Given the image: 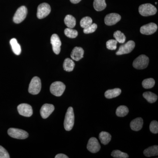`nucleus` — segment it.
<instances>
[{
	"instance_id": "obj_21",
	"label": "nucleus",
	"mask_w": 158,
	"mask_h": 158,
	"mask_svg": "<svg viewBox=\"0 0 158 158\" xmlns=\"http://www.w3.org/2000/svg\"><path fill=\"white\" fill-rule=\"evenodd\" d=\"M75 65V64L73 60L69 58H66L64 60V63H63V69L65 71L71 72L73 70Z\"/></svg>"
},
{
	"instance_id": "obj_5",
	"label": "nucleus",
	"mask_w": 158,
	"mask_h": 158,
	"mask_svg": "<svg viewBox=\"0 0 158 158\" xmlns=\"http://www.w3.org/2000/svg\"><path fill=\"white\" fill-rule=\"evenodd\" d=\"M65 89V85L60 81L54 82L51 85L50 88L51 93L57 97L61 96L64 93Z\"/></svg>"
},
{
	"instance_id": "obj_34",
	"label": "nucleus",
	"mask_w": 158,
	"mask_h": 158,
	"mask_svg": "<svg viewBox=\"0 0 158 158\" xmlns=\"http://www.w3.org/2000/svg\"><path fill=\"white\" fill-rule=\"evenodd\" d=\"M150 130L153 134H157L158 133V123L156 120L151 122L150 124Z\"/></svg>"
},
{
	"instance_id": "obj_2",
	"label": "nucleus",
	"mask_w": 158,
	"mask_h": 158,
	"mask_svg": "<svg viewBox=\"0 0 158 158\" xmlns=\"http://www.w3.org/2000/svg\"><path fill=\"white\" fill-rule=\"evenodd\" d=\"M138 10L139 13L143 16L154 15L157 12V9L155 6L149 3L141 5L139 6Z\"/></svg>"
},
{
	"instance_id": "obj_8",
	"label": "nucleus",
	"mask_w": 158,
	"mask_h": 158,
	"mask_svg": "<svg viewBox=\"0 0 158 158\" xmlns=\"http://www.w3.org/2000/svg\"><path fill=\"white\" fill-rule=\"evenodd\" d=\"M51 11V7L49 4L46 3H42L37 8V17L39 19L44 18L50 13Z\"/></svg>"
},
{
	"instance_id": "obj_26",
	"label": "nucleus",
	"mask_w": 158,
	"mask_h": 158,
	"mask_svg": "<svg viewBox=\"0 0 158 158\" xmlns=\"http://www.w3.org/2000/svg\"><path fill=\"white\" fill-rule=\"evenodd\" d=\"M129 113L128 108L125 106H120L117 108L116 110V115L118 117H124Z\"/></svg>"
},
{
	"instance_id": "obj_18",
	"label": "nucleus",
	"mask_w": 158,
	"mask_h": 158,
	"mask_svg": "<svg viewBox=\"0 0 158 158\" xmlns=\"http://www.w3.org/2000/svg\"><path fill=\"white\" fill-rule=\"evenodd\" d=\"M121 93V89L118 88H114L106 91L105 93V96L107 98H113L119 96Z\"/></svg>"
},
{
	"instance_id": "obj_37",
	"label": "nucleus",
	"mask_w": 158,
	"mask_h": 158,
	"mask_svg": "<svg viewBox=\"0 0 158 158\" xmlns=\"http://www.w3.org/2000/svg\"><path fill=\"white\" fill-rule=\"evenodd\" d=\"M81 0H70L71 2L73 3V4H77L80 2Z\"/></svg>"
},
{
	"instance_id": "obj_6",
	"label": "nucleus",
	"mask_w": 158,
	"mask_h": 158,
	"mask_svg": "<svg viewBox=\"0 0 158 158\" xmlns=\"http://www.w3.org/2000/svg\"><path fill=\"white\" fill-rule=\"evenodd\" d=\"M8 133L11 138L18 139H25L29 136L28 133L24 130L11 128L8 131Z\"/></svg>"
},
{
	"instance_id": "obj_15",
	"label": "nucleus",
	"mask_w": 158,
	"mask_h": 158,
	"mask_svg": "<svg viewBox=\"0 0 158 158\" xmlns=\"http://www.w3.org/2000/svg\"><path fill=\"white\" fill-rule=\"evenodd\" d=\"M55 107L53 105L45 104L42 106L40 110V115L43 118H46L52 113Z\"/></svg>"
},
{
	"instance_id": "obj_14",
	"label": "nucleus",
	"mask_w": 158,
	"mask_h": 158,
	"mask_svg": "<svg viewBox=\"0 0 158 158\" xmlns=\"http://www.w3.org/2000/svg\"><path fill=\"white\" fill-rule=\"evenodd\" d=\"M121 17L117 13H110L106 15L105 18V23L108 26H113L121 19Z\"/></svg>"
},
{
	"instance_id": "obj_19",
	"label": "nucleus",
	"mask_w": 158,
	"mask_h": 158,
	"mask_svg": "<svg viewBox=\"0 0 158 158\" xmlns=\"http://www.w3.org/2000/svg\"><path fill=\"white\" fill-rule=\"evenodd\" d=\"M144 155L146 157L154 156L158 155V145H154L151 146L144 150Z\"/></svg>"
},
{
	"instance_id": "obj_11",
	"label": "nucleus",
	"mask_w": 158,
	"mask_h": 158,
	"mask_svg": "<svg viewBox=\"0 0 158 158\" xmlns=\"http://www.w3.org/2000/svg\"><path fill=\"white\" fill-rule=\"evenodd\" d=\"M87 149L93 153H95L99 151L101 145L96 138L92 137L90 138L87 144Z\"/></svg>"
},
{
	"instance_id": "obj_22",
	"label": "nucleus",
	"mask_w": 158,
	"mask_h": 158,
	"mask_svg": "<svg viewBox=\"0 0 158 158\" xmlns=\"http://www.w3.org/2000/svg\"><path fill=\"white\" fill-rule=\"evenodd\" d=\"M93 6L97 11H102L106 7V0H94Z\"/></svg>"
},
{
	"instance_id": "obj_27",
	"label": "nucleus",
	"mask_w": 158,
	"mask_h": 158,
	"mask_svg": "<svg viewBox=\"0 0 158 158\" xmlns=\"http://www.w3.org/2000/svg\"><path fill=\"white\" fill-rule=\"evenodd\" d=\"M114 38L117 42L120 44L124 43L126 40V37L121 31H117L114 32L113 34Z\"/></svg>"
},
{
	"instance_id": "obj_25",
	"label": "nucleus",
	"mask_w": 158,
	"mask_h": 158,
	"mask_svg": "<svg viewBox=\"0 0 158 158\" xmlns=\"http://www.w3.org/2000/svg\"><path fill=\"white\" fill-rule=\"evenodd\" d=\"M143 96L144 98L146 99V100L148 102L150 103L155 102L158 99L157 95L150 91L144 92L143 94Z\"/></svg>"
},
{
	"instance_id": "obj_4",
	"label": "nucleus",
	"mask_w": 158,
	"mask_h": 158,
	"mask_svg": "<svg viewBox=\"0 0 158 158\" xmlns=\"http://www.w3.org/2000/svg\"><path fill=\"white\" fill-rule=\"evenodd\" d=\"M41 83L40 79L37 77H33L29 85V93L34 95L38 94L41 90Z\"/></svg>"
},
{
	"instance_id": "obj_3",
	"label": "nucleus",
	"mask_w": 158,
	"mask_h": 158,
	"mask_svg": "<svg viewBox=\"0 0 158 158\" xmlns=\"http://www.w3.org/2000/svg\"><path fill=\"white\" fill-rule=\"evenodd\" d=\"M149 61V59L147 56L141 55L134 60L133 63V67L137 69H144L147 68Z\"/></svg>"
},
{
	"instance_id": "obj_29",
	"label": "nucleus",
	"mask_w": 158,
	"mask_h": 158,
	"mask_svg": "<svg viewBox=\"0 0 158 158\" xmlns=\"http://www.w3.org/2000/svg\"><path fill=\"white\" fill-rule=\"evenodd\" d=\"M64 33L65 36L70 38H76L78 36V32L76 30H73L72 28H67L65 30Z\"/></svg>"
},
{
	"instance_id": "obj_35",
	"label": "nucleus",
	"mask_w": 158,
	"mask_h": 158,
	"mask_svg": "<svg viewBox=\"0 0 158 158\" xmlns=\"http://www.w3.org/2000/svg\"><path fill=\"white\" fill-rule=\"evenodd\" d=\"M9 153L2 146L0 145V158H9Z\"/></svg>"
},
{
	"instance_id": "obj_7",
	"label": "nucleus",
	"mask_w": 158,
	"mask_h": 158,
	"mask_svg": "<svg viewBox=\"0 0 158 158\" xmlns=\"http://www.w3.org/2000/svg\"><path fill=\"white\" fill-rule=\"evenodd\" d=\"M27 14V9L25 6H21L18 9L17 11L14 15L13 17V21L15 23H20L22 22Z\"/></svg>"
},
{
	"instance_id": "obj_20",
	"label": "nucleus",
	"mask_w": 158,
	"mask_h": 158,
	"mask_svg": "<svg viewBox=\"0 0 158 158\" xmlns=\"http://www.w3.org/2000/svg\"><path fill=\"white\" fill-rule=\"evenodd\" d=\"M112 138V136L110 133L107 132L102 131L100 133L99 138L102 144L104 145H106L109 144Z\"/></svg>"
},
{
	"instance_id": "obj_32",
	"label": "nucleus",
	"mask_w": 158,
	"mask_h": 158,
	"mask_svg": "<svg viewBox=\"0 0 158 158\" xmlns=\"http://www.w3.org/2000/svg\"><path fill=\"white\" fill-rule=\"evenodd\" d=\"M117 43L116 40H110L106 42L107 48L110 50H115L117 48Z\"/></svg>"
},
{
	"instance_id": "obj_9",
	"label": "nucleus",
	"mask_w": 158,
	"mask_h": 158,
	"mask_svg": "<svg viewBox=\"0 0 158 158\" xmlns=\"http://www.w3.org/2000/svg\"><path fill=\"white\" fill-rule=\"evenodd\" d=\"M135 46V44L133 40H129L126 43L119 47L118 50L116 52V55H124L131 52Z\"/></svg>"
},
{
	"instance_id": "obj_30",
	"label": "nucleus",
	"mask_w": 158,
	"mask_h": 158,
	"mask_svg": "<svg viewBox=\"0 0 158 158\" xmlns=\"http://www.w3.org/2000/svg\"><path fill=\"white\" fill-rule=\"evenodd\" d=\"M92 22L93 21H92V19L91 18L86 16V17L83 18L81 20L80 25L81 27L85 29L88 26L90 25L92 23Z\"/></svg>"
},
{
	"instance_id": "obj_12",
	"label": "nucleus",
	"mask_w": 158,
	"mask_h": 158,
	"mask_svg": "<svg viewBox=\"0 0 158 158\" xmlns=\"http://www.w3.org/2000/svg\"><path fill=\"white\" fill-rule=\"evenodd\" d=\"M51 43L52 46L53 51L56 55H59L61 51V46L62 45L61 40L56 34L52 35L51 38Z\"/></svg>"
},
{
	"instance_id": "obj_16",
	"label": "nucleus",
	"mask_w": 158,
	"mask_h": 158,
	"mask_svg": "<svg viewBox=\"0 0 158 158\" xmlns=\"http://www.w3.org/2000/svg\"><path fill=\"white\" fill-rule=\"evenodd\" d=\"M84 50L82 48L76 47L73 50L71 57L75 61H78L84 57Z\"/></svg>"
},
{
	"instance_id": "obj_33",
	"label": "nucleus",
	"mask_w": 158,
	"mask_h": 158,
	"mask_svg": "<svg viewBox=\"0 0 158 158\" xmlns=\"http://www.w3.org/2000/svg\"><path fill=\"white\" fill-rule=\"evenodd\" d=\"M97 25L95 23H92L90 25L84 29V33L85 34H88L93 33L97 29Z\"/></svg>"
},
{
	"instance_id": "obj_23",
	"label": "nucleus",
	"mask_w": 158,
	"mask_h": 158,
	"mask_svg": "<svg viewBox=\"0 0 158 158\" xmlns=\"http://www.w3.org/2000/svg\"><path fill=\"white\" fill-rule=\"evenodd\" d=\"M10 43L13 52L15 55H19L21 52V48L16 39L15 38H12L10 40Z\"/></svg>"
},
{
	"instance_id": "obj_36",
	"label": "nucleus",
	"mask_w": 158,
	"mask_h": 158,
	"mask_svg": "<svg viewBox=\"0 0 158 158\" xmlns=\"http://www.w3.org/2000/svg\"><path fill=\"white\" fill-rule=\"evenodd\" d=\"M69 157L63 154H59L55 156V158H68Z\"/></svg>"
},
{
	"instance_id": "obj_31",
	"label": "nucleus",
	"mask_w": 158,
	"mask_h": 158,
	"mask_svg": "<svg viewBox=\"0 0 158 158\" xmlns=\"http://www.w3.org/2000/svg\"><path fill=\"white\" fill-rule=\"evenodd\" d=\"M111 156L115 158H128L129 156L126 153L123 152L118 150H114L111 153Z\"/></svg>"
},
{
	"instance_id": "obj_10",
	"label": "nucleus",
	"mask_w": 158,
	"mask_h": 158,
	"mask_svg": "<svg viewBox=\"0 0 158 158\" xmlns=\"http://www.w3.org/2000/svg\"><path fill=\"white\" fill-rule=\"evenodd\" d=\"M18 111L20 115L25 117H31L33 114V109L30 105L23 103L17 107Z\"/></svg>"
},
{
	"instance_id": "obj_24",
	"label": "nucleus",
	"mask_w": 158,
	"mask_h": 158,
	"mask_svg": "<svg viewBox=\"0 0 158 158\" xmlns=\"http://www.w3.org/2000/svg\"><path fill=\"white\" fill-rule=\"evenodd\" d=\"M64 22H65V25L70 28H73L75 27L76 24V19L73 16L70 15H68L65 16V19H64Z\"/></svg>"
},
{
	"instance_id": "obj_38",
	"label": "nucleus",
	"mask_w": 158,
	"mask_h": 158,
	"mask_svg": "<svg viewBox=\"0 0 158 158\" xmlns=\"http://www.w3.org/2000/svg\"><path fill=\"white\" fill-rule=\"evenodd\" d=\"M155 4H157V2H156V3H155Z\"/></svg>"
},
{
	"instance_id": "obj_1",
	"label": "nucleus",
	"mask_w": 158,
	"mask_h": 158,
	"mask_svg": "<svg viewBox=\"0 0 158 158\" xmlns=\"http://www.w3.org/2000/svg\"><path fill=\"white\" fill-rule=\"evenodd\" d=\"M74 119L73 108L69 107L66 112L64 119V126L66 131H70L72 129L74 124Z\"/></svg>"
},
{
	"instance_id": "obj_13",
	"label": "nucleus",
	"mask_w": 158,
	"mask_h": 158,
	"mask_svg": "<svg viewBox=\"0 0 158 158\" xmlns=\"http://www.w3.org/2000/svg\"><path fill=\"white\" fill-rule=\"evenodd\" d=\"M157 29V25L154 23H151L141 27L140 32L144 35H151L155 33Z\"/></svg>"
},
{
	"instance_id": "obj_28",
	"label": "nucleus",
	"mask_w": 158,
	"mask_h": 158,
	"mask_svg": "<svg viewBox=\"0 0 158 158\" xmlns=\"http://www.w3.org/2000/svg\"><path fill=\"white\" fill-rule=\"evenodd\" d=\"M155 85V81L153 78L145 79L142 81V85L145 89H150Z\"/></svg>"
},
{
	"instance_id": "obj_17",
	"label": "nucleus",
	"mask_w": 158,
	"mask_h": 158,
	"mask_svg": "<svg viewBox=\"0 0 158 158\" xmlns=\"http://www.w3.org/2000/svg\"><path fill=\"white\" fill-rule=\"evenodd\" d=\"M143 125V119L141 117H138L132 120L130 123V127L133 131H138L141 129Z\"/></svg>"
}]
</instances>
